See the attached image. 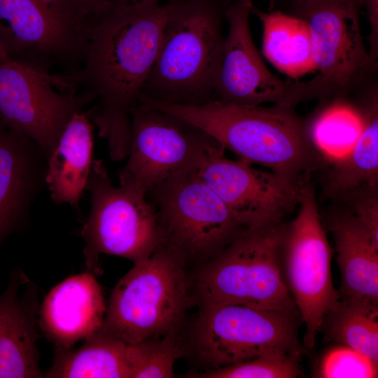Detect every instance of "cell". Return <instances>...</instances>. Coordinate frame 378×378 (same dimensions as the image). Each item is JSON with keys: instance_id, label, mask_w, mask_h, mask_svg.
I'll use <instances>...</instances> for the list:
<instances>
[{"instance_id": "cell-18", "label": "cell", "mask_w": 378, "mask_h": 378, "mask_svg": "<svg viewBox=\"0 0 378 378\" xmlns=\"http://www.w3.org/2000/svg\"><path fill=\"white\" fill-rule=\"evenodd\" d=\"M38 291L20 270L0 295V378L43 377L36 342Z\"/></svg>"}, {"instance_id": "cell-22", "label": "cell", "mask_w": 378, "mask_h": 378, "mask_svg": "<svg viewBox=\"0 0 378 378\" xmlns=\"http://www.w3.org/2000/svg\"><path fill=\"white\" fill-rule=\"evenodd\" d=\"M251 13L262 24V52L279 71L291 78L314 71L311 35L306 22L281 11Z\"/></svg>"}, {"instance_id": "cell-4", "label": "cell", "mask_w": 378, "mask_h": 378, "mask_svg": "<svg viewBox=\"0 0 378 378\" xmlns=\"http://www.w3.org/2000/svg\"><path fill=\"white\" fill-rule=\"evenodd\" d=\"M186 258L162 243L117 283L100 331L127 344L177 332L192 301Z\"/></svg>"}, {"instance_id": "cell-20", "label": "cell", "mask_w": 378, "mask_h": 378, "mask_svg": "<svg viewBox=\"0 0 378 378\" xmlns=\"http://www.w3.org/2000/svg\"><path fill=\"white\" fill-rule=\"evenodd\" d=\"M330 228L341 275L339 295L378 304V242L353 214L335 216Z\"/></svg>"}, {"instance_id": "cell-7", "label": "cell", "mask_w": 378, "mask_h": 378, "mask_svg": "<svg viewBox=\"0 0 378 378\" xmlns=\"http://www.w3.org/2000/svg\"><path fill=\"white\" fill-rule=\"evenodd\" d=\"M296 15L309 28L314 71L299 82L300 100L341 94L373 66L360 26L362 0H299Z\"/></svg>"}, {"instance_id": "cell-5", "label": "cell", "mask_w": 378, "mask_h": 378, "mask_svg": "<svg viewBox=\"0 0 378 378\" xmlns=\"http://www.w3.org/2000/svg\"><path fill=\"white\" fill-rule=\"evenodd\" d=\"M286 225L241 231L199 274L203 305L236 304L292 314L298 311L281 263Z\"/></svg>"}, {"instance_id": "cell-23", "label": "cell", "mask_w": 378, "mask_h": 378, "mask_svg": "<svg viewBox=\"0 0 378 378\" xmlns=\"http://www.w3.org/2000/svg\"><path fill=\"white\" fill-rule=\"evenodd\" d=\"M319 330L323 340L348 346L378 362V304L340 295Z\"/></svg>"}, {"instance_id": "cell-17", "label": "cell", "mask_w": 378, "mask_h": 378, "mask_svg": "<svg viewBox=\"0 0 378 378\" xmlns=\"http://www.w3.org/2000/svg\"><path fill=\"white\" fill-rule=\"evenodd\" d=\"M106 307L92 272L72 275L56 285L38 309V323L55 350H68L98 332Z\"/></svg>"}, {"instance_id": "cell-32", "label": "cell", "mask_w": 378, "mask_h": 378, "mask_svg": "<svg viewBox=\"0 0 378 378\" xmlns=\"http://www.w3.org/2000/svg\"><path fill=\"white\" fill-rule=\"evenodd\" d=\"M104 1H116L122 3H135L144 1H161V0H100Z\"/></svg>"}, {"instance_id": "cell-8", "label": "cell", "mask_w": 378, "mask_h": 378, "mask_svg": "<svg viewBox=\"0 0 378 378\" xmlns=\"http://www.w3.org/2000/svg\"><path fill=\"white\" fill-rule=\"evenodd\" d=\"M162 242L187 259L210 258L243 230L214 191L200 178L195 166L148 190Z\"/></svg>"}, {"instance_id": "cell-10", "label": "cell", "mask_w": 378, "mask_h": 378, "mask_svg": "<svg viewBox=\"0 0 378 378\" xmlns=\"http://www.w3.org/2000/svg\"><path fill=\"white\" fill-rule=\"evenodd\" d=\"M298 207L296 217L286 225L282 249L288 287L305 326L303 344L312 349L326 314L340 295L332 283V250L307 181Z\"/></svg>"}, {"instance_id": "cell-33", "label": "cell", "mask_w": 378, "mask_h": 378, "mask_svg": "<svg viewBox=\"0 0 378 378\" xmlns=\"http://www.w3.org/2000/svg\"><path fill=\"white\" fill-rule=\"evenodd\" d=\"M295 1H299V0H295Z\"/></svg>"}, {"instance_id": "cell-26", "label": "cell", "mask_w": 378, "mask_h": 378, "mask_svg": "<svg viewBox=\"0 0 378 378\" xmlns=\"http://www.w3.org/2000/svg\"><path fill=\"white\" fill-rule=\"evenodd\" d=\"M177 332L131 344V378L174 377V366L179 357Z\"/></svg>"}, {"instance_id": "cell-30", "label": "cell", "mask_w": 378, "mask_h": 378, "mask_svg": "<svg viewBox=\"0 0 378 378\" xmlns=\"http://www.w3.org/2000/svg\"><path fill=\"white\" fill-rule=\"evenodd\" d=\"M362 4L365 7L370 28L368 53L375 69L378 57V0H362Z\"/></svg>"}, {"instance_id": "cell-16", "label": "cell", "mask_w": 378, "mask_h": 378, "mask_svg": "<svg viewBox=\"0 0 378 378\" xmlns=\"http://www.w3.org/2000/svg\"><path fill=\"white\" fill-rule=\"evenodd\" d=\"M47 160L34 140L0 120V249L24 225L46 185Z\"/></svg>"}, {"instance_id": "cell-29", "label": "cell", "mask_w": 378, "mask_h": 378, "mask_svg": "<svg viewBox=\"0 0 378 378\" xmlns=\"http://www.w3.org/2000/svg\"><path fill=\"white\" fill-rule=\"evenodd\" d=\"M353 214L378 242V200L376 195H366L354 203Z\"/></svg>"}, {"instance_id": "cell-1", "label": "cell", "mask_w": 378, "mask_h": 378, "mask_svg": "<svg viewBox=\"0 0 378 378\" xmlns=\"http://www.w3.org/2000/svg\"><path fill=\"white\" fill-rule=\"evenodd\" d=\"M173 0L102 1L88 18L78 69L66 75L97 104L89 112L110 158L125 159L131 144L132 108L157 57Z\"/></svg>"}, {"instance_id": "cell-21", "label": "cell", "mask_w": 378, "mask_h": 378, "mask_svg": "<svg viewBox=\"0 0 378 378\" xmlns=\"http://www.w3.org/2000/svg\"><path fill=\"white\" fill-rule=\"evenodd\" d=\"M130 344L100 330L77 349L55 350L48 378H131Z\"/></svg>"}, {"instance_id": "cell-25", "label": "cell", "mask_w": 378, "mask_h": 378, "mask_svg": "<svg viewBox=\"0 0 378 378\" xmlns=\"http://www.w3.org/2000/svg\"><path fill=\"white\" fill-rule=\"evenodd\" d=\"M363 115L344 103L333 104L314 120L309 132L313 146L333 163L351 150L363 127Z\"/></svg>"}, {"instance_id": "cell-14", "label": "cell", "mask_w": 378, "mask_h": 378, "mask_svg": "<svg viewBox=\"0 0 378 378\" xmlns=\"http://www.w3.org/2000/svg\"><path fill=\"white\" fill-rule=\"evenodd\" d=\"M253 0H236L225 10L228 31L213 76L214 99L240 105L267 102L296 104L297 82L275 76L263 62L251 36L248 18Z\"/></svg>"}, {"instance_id": "cell-11", "label": "cell", "mask_w": 378, "mask_h": 378, "mask_svg": "<svg viewBox=\"0 0 378 378\" xmlns=\"http://www.w3.org/2000/svg\"><path fill=\"white\" fill-rule=\"evenodd\" d=\"M216 142L195 165V171L225 204L243 230L280 224L298 206L307 180L256 169L227 158Z\"/></svg>"}, {"instance_id": "cell-12", "label": "cell", "mask_w": 378, "mask_h": 378, "mask_svg": "<svg viewBox=\"0 0 378 378\" xmlns=\"http://www.w3.org/2000/svg\"><path fill=\"white\" fill-rule=\"evenodd\" d=\"M78 92L64 74L0 62V120L34 140L47 158L70 119L90 103Z\"/></svg>"}, {"instance_id": "cell-6", "label": "cell", "mask_w": 378, "mask_h": 378, "mask_svg": "<svg viewBox=\"0 0 378 378\" xmlns=\"http://www.w3.org/2000/svg\"><path fill=\"white\" fill-rule=\"evenodd\" d=\"M85 189L91 209L79 235L89 270L97 267L101 253L136 263L162 244L157 213L146 194L129 186H114L102 160L92 161Z\"/></svg>"}, {"instance_id": "cell-24", "label": "cell", "mask_w": 378, "mask_h": 378, "mask_svg": "<svg viewBox=\"0 0 378 378\" xmlns=\"http://www.w3.org/2000/svg\"><path fill=\"white\" fill-rule=\"evenodd\" d=\"M363 115L360 136L350 152L334 163L328 190L331 195L363 186L374 188L378 180V114L374 105Z\"/></svg>"}, {"instance_id": "cell-19", "label": "cell", "mask_w": 378, "mask_h": 378, "mask_svg": "<svg viewBox=\"0 0 378 378\" xmlns=\"http://www.w3.org/2000/svg\"><path fill=\"white\" fill-rule=\"evenodd\" d=\"M92 130L89 113H76L48 156L45 179L55 203L78 208L93 161Z\"/></svg>"}, {"instance_id": "cell-15", "label": "cell", "mask_w": 378, "mask_h": 378, "mask_svg": "<svg viewBox=\"0 0 378 378\" xmlns=\"http://www.w3.org/2000/svg\"><path fill=\"white\" fill-rule=\"evenodd\" d=\"M84 37L40 0H0V38L13 61L46 73L59 66L71 74L80 65Z\"/></svg>"}, {"instance_id": "cell-9", "label": "cell", "mask_w": 378, "mask_h": 378, "mask_svg": "<svg viewBox=\"0 0 378 378\" xmlns=\"http://www.w3.org/2000/svg\"><path fill=\"white\" fill-rule=\"evenodd\" d=\"M193 343L208 370L233 365L262 354L300 356L296 314L236 304L204 305Z\"/></svg>"}, {"instance_id": "cell-13", "label": "cell", "mask_w": 378, "mask_h": 378, "mask_svg": "<svg viewBox=\"0 0 378 378\" xmlns=\"http://www.w3.org/2000/svg\"><path fill=\"white\" fill-rule=\"evenodd\" d=\"M131 144L120 185L144 192L195 167L215 139L174 115L140 104L130 112Z\"/></svg>"}, {"instance_id": "cell-28", "label": "cell", "mask_w": 378, "mask_h": 378, "mask_svg": "<svg viewBox=\"0 0 378 378\" xmlns=\"http://www.w3.org/2000/svg\"><path fill=\"white\" fill-rule=\"evenodd\" d=\"M377 374L378 362L339 343L322 354L315 372L321 378H372Z\"/></svg>"}, {"instance_id": "cell-31", "label": "cell", "mask_w": 378, "mask_h": 378, "mask_svg": "<svg viewBox=\"0 0 378 378\" xmlns=\"http://www.w3.org/2000/svg\"><path fill=\"white\" fill-rule=\"evenodd\" d=\"M10 59L0 38V62Z\"/></svg>"}, {"instance_id": "cell-3", "label": "cell", "mask_w": 378, "mask_h": 378, "mask_svg": "<svg viewBox=\"0 0 378 378\" xmlns=\"http://www.w3.org/2000/svg\"><path fill=\"white\" fill-rule=\"evenodd\" d=\"M211 0H173L159 50L139 97L201 105L213 99V76L223 41Z\"/></svg>"}, {"instance_id": "cell-2", "label": "cell", "mask_w": 378, "mask_h": 378, "mask_svg": "<svg viewBox=\"0 0 378 378\" xmlns=\"http://www.w3.org/2000/svg\"><path fill=\"white\" fill-rule=\"evenodd\" d=\"M139 104L196 126L247 164L292 176L319 167L309 133L290 106L240 105L216 99L184 105L144 97Z\"/></svg>"}, {"instance_id": "cell-27", "label": "cell", "mask_w": 378, "mask_h": 378, "mask_svg": "<svg viewBox=\"0 0 378 378\" xmlns=\"http://www.w3.org/2000/svg\"><path fill=\"white\" fill-rule=\"evenodd\" d=\"M299 356L279 351L262 354L225 368L207 370L190 377L201 378H293L300 374Z\"/></svg>"}]
</instances>
